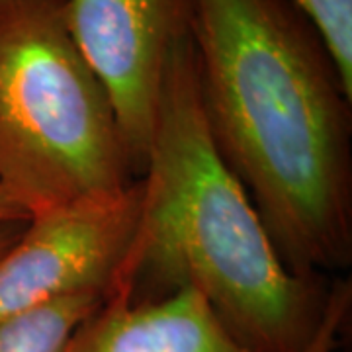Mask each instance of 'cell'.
Returning a JSON list of instances; mask_svg holds the SVG:
<instances>
[{
  "label": "cell",
  "instance_id": "6da1fadb",
  "mask_svg": "<svg viewBox=\"0 0 352 352\" xmlns=\"http://www.w3.org/2000/svg\"><path fill=\"white\" fill-rule=\"evenodd\" d=\"M201 104L217 151L282 263L352 264V96L294 0H190Z\"/></svg>",
  "mask_w": 352,
  "mask_h": 352
},
{
  "label": "cell",
  "instance_id": "7a4b0ae2",
  "mask_svg": "<svg viewBox=\"0 0 352 352\" xmlns=\"http://www.w3.org/2000/svg\"><path fill=\"white\" fill-rule=\"evenodd\" d=\"M138 233L108 292L157 300L196 288L252 352H302L329 282L282 263L251 196L217 151L190 30L173 41L143 170Z\"/></svg>",
  "mask_w": 352,
  "mask_h": 352
},
{
  "label": "cell",
  "instance_id": "3957f363",
  "mask_svg": "<svg viewBox=\"0 0 352 352\" xmlns=\"http://www.w3.org/2000/svg\"><path fill=\"white\" fill-rule=\"evenodd\" d=\"M138 180L65 0H0V194L28 219Z\"/></svg>",
  "mask_w": 352,
  "mask_h": 352
},
{
  "label": "cell",
  "instance_id": "277c9868",
  "mask_svg": "<svg viewBox=\"0 0 352 352\" xmlns=\"http://www.w3.org/2000/svg\"><path fill=\"white\" fill-rule=\"evenodd\" d=\"M143 180L32 215L0 256V321L78 294H108L138 233Z\"/></svg>",
  "mask_w": 352,
  "mask_h": 352
},
{
  "label": "cell",
  "instance_id": "5b68a950",
  "mask_svg": "<svg viewBox=\"0 0 352 352\" xmlns=\"http://www.w3.org/2000/svg\"><path fill=\"white\" fill-rule=\"evenodd\" d=\"M76 47L112 100L127 161L143 176L170 45L190 30V0H65Z\"/></svg>",
  "mask_w": 352,
  "mask_h": 352
},
{
  "label": "cell",
  "instance_id": "8992f818",
  "mask_svg": "<svg viewBox=\"0 0 352 352\" xmlns=\"http://www.w3.org/2000/svg\"><path fill=\"white\" fill-rule=\"evenodd\" d=\"M63 352H252L196 288L133 302L108 292Z\"/></svg>",
  "mask_w": 352,
  "mask_h": 352
},
{
  "label": "cell",
  "instance_id": "52a82bcc",
  "mask_svg": "<svg viewBox=\"0 0 352 352\" xmlns=\"http://www.w3.org/2000/svg\"><path fill=\"white\" fill-rule=\"evenodd\" d=\"M106 294H78L0 321V352H63Z\"/></svg>",
  "mask_w": 352,
  "mask_h": 352
},
{
  "label": "cell",
  "instance_id": "ba28073f",
  "mask_svg": "<svg viewBox=\"0 0 352 352\" xmlns=\"http://www.w3.org/2000/svg\"><path fill=\"white\" fill-rule=\"evenodd\" d=\"M315 25L352 96V0H294Z\"/></svg>",
  "mask_w": 352,
  "mask_h": 352
},
{
  "label": "cell",
  "instance_id": "9c48e42d",
  "mask_svg": "<svg viewBox=\"0 0 352 352\" xmlns=\"http://www.w3.org/2000/svg\"><path fill=\"white\" fill-rule=\"evenodd\" d=\"M352 286L351 280H335L329 284L325 311L315 329L314 337L302 352H335L340 344L344 327L351 319Z\"/></svg>",
  "mask_w": 352,
  "mask_h": 352
},
{
  "label": "cell",
  "instance_id": "30bf717a",
  "mask_svg": "<svg viewBox=\"0 0 352 352\" xmlns=\"http://www.w3.org/2000/svg\"><path fill=\"white\" fill-rule=\"evenodd\" d=\"M28 215L0 194V223H25Z\"/></svg>",
  "mask_w": 352,
  "mask_h": 352
},
{
  "label": "cell",
  "instance_id": "8fae6325",
  "mask_svg": "<svg viewBox=\"0 0 352 352\" xmlns=\"http://www.w3.org/2000/svg\"><path fill=\"white\" fill-rule=\"evenodd\" d=\"M25 223H0V256L16 243Z\"/></svg>",
  "mask_w": 352,
  "mask_h": 352
}]
</instances>
